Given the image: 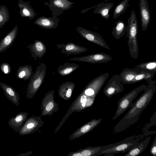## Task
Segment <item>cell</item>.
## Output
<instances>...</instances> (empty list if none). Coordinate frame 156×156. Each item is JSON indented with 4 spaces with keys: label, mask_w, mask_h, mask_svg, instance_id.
<instances>
[{
    "label": "cell",
    "mask_w": 156,
    "mask_h": 156,
    "mask_svg": "<svg viewBox=\"0 0 156 156\" xmlns=\"http://www.w3.org/2000/svg\"><path fill=\"white\" fill-rule=\"evenodd\" d=\"M156 90L155 81L150 80L144 92L133 103L125 115L114 126L113 132L117 133L122 132L138 120L143 111L149 104Z\"/></svg>",
    "instance_id": "6da1fadb"
},
{
    "label": "cell",
    "mask_w": 156,
    "mask_h": 156,
    "mask_svg": "<svg viewBox=\"0 0 156 156\" xmlns=\"http://www.w3.org/2000/svg\"><path fill=\"white\" fill-rule=\"evenodd\" d=\"M144 137L143 135L133 136L114 144L103 146L98 152V156L108 153H125L134 147Z\"/></svg>",
    "instance_id": "7a4b0ae2"
},
{
    "label": "cell",
    "mask_w": 156,
    "mask_h": 156,
    "mask_svg": "<svg viewBox=\"0 0 156 156\" xmlns=\"http://www.w3.org/2000/svg\"><path fill=\"white\" fill-rule=\"evenodd\" d=\"M127 21L126 31L128 38L127 42L129 53L132 58L136 59L139 54L137 41L138 25L136 14L134 10H132Z\"/></svg>",
    "instance_id": "3957f363"
},
{
    "label": "cell",
    "mask_w": 156,
    "mask_h": 156,
    "mask_svg": "<svg viewBox=\"0 0 156 156\" xmlns=\"http://www.w3.org/2000/svg\"><path fill=\"white\" fill-rule=\"evenodd\" d=\"M46 69L45 64L39 63L35 72L30 78L27 88L26 96L27 98H32L42 84L46 75Z\"/></svg>",
    "instance_id": "277c9868"
},
{
    "label": "cell",
    "mask_w": 156,
    "mask_h": 156,
    "mask_svg": "<svg viewBox=\"0 0 156 156\" xmlns=\"http://www.w3.org/2000/svg\"><path fill=\"white\" fill-rule=\"evenodd\" d=\"M147 87L145 85H142L132 90L125 94L118 101L117 109L112 120L115 119L130 107L133 101L138 94Z\"/></svg>",
    "instance_id": "5b68a950"
},
{
    "label": "cell",
    "mask_w": 156,
    "mask_h": 156,
    "mask_svg": "<svg viewBox=\"0 0 156 156\" xmlns=\"http://www.w3.org/2000/svg\"><path fill=\"white\" fill-rule=\"evenodd\" d=\"M109 75L108 73L101 74L92 80L86 86L84 93L86 96L90 97V105L93 104L96 97L108 79Z\"/></svg>",
    "instance_id": "8992f818"
},
{
    "label": "cell",
    "mask_w": 156,
    "mask_h": 156,
    "mask_svg": "<svg viewBox=\"0 0 156 156\" xmlns=\"http://www.w3.org/2000/svg\"><path fill=\"white\" fill-rule=\"evenodd\" d=\"M120 74L113 76L108 81L103 89V93L106 96L111 98L113 95L123 91V84Z\"/></svg>",
    "instance_id": "52a82bcc"
},
{
    "label": "cell",
    "mask_w": 156,
    "mask_h": 156,
    "mask_svg": "<svg viewBox=\"0 0 156 156\" xmlns=\"http://www.w3.org/2000/svg\"><path fill=\"white\" fill-rule=\"evenodd\" d=\"M52 12L53 16L57 17L63 13V11L73 7L75 3L69 0H49L48 2H44Z\"/></svg>",
    "instance_id": "ba28073f"
},
{
    "label": "cell",
    "mask_w": 156,
    "mask_h": 156,
    "mask_svg": "<svg viewBox=\"0 0 156 156\" xmlns=\"http://www.w3.org/2000/svg\"><path fill=\"white\" fill-rule=\"evenodd\" d=\"M76 29L78 33L84 38L108 50H111L105 40L99 34L81 27H77Z\"/></svg>",
    "instance_id": "9c48e42d"
},
{
    "label": "cell",
    "mask_w": 156,
    "mask_h": 156,
    "mask_svg": "<svg viewBox=\"0 0 156 156\" xmlns=\"http://www.w3.org/2000/svg\"><path fill=\"white\" fill-rule=\"evenodd\" d=\"M112 59V57L109 55L103 52H99L84 56L74 57L69 59V60L95 64L106 63L111 61Z\"/></svg>",
    "instance_id": "30bf717a"
},
{
    "label": "cell",
    "mask_w": 156,
    "mask_h": 156,
    "mask_svg": "<svg viewBox=\"0 0 156 156\" xmlns=\"http://www.w3.org/2000/svg\"><path fill=\"white\" fill-rule=\"evenodd\" d=\"M57 46L62 53L67 55L84 53L88 50L87 48L72 42H68L66 44H58Z\"/></svg>",
    "instance_id": "8fae6325"
},
{
    "label": "cell",
    "mask_w": 156,
    "mask_h": 156,
    "mask_svg": "<svg viewBox=\"0 0 156 156\" xmlns=\"http://www.w3.org/2000/svg\"><path fill=\"white\" fill-rule=\"evenodd\" d=\"M139 7L141 28L144 31L147 29L151 19L147 0H140Z\"/></svg>",
    "instance_id": "7c38bea8"
},
{
    "label": "cell",
    "mask_w": 156,
    "mask_h": 156,
    "mask_svg": "<svg viewBox=\"0 0 156 156\" xmlns=\"http://www.w3.org/2000/svg\"><path fill=\"white\" fill-rule=\"evenodd\" d=\"M60 20L57 17H46L43 16L37 18L34 23L45 29H54L58 27Z\"/></svg>",
    "instance_id": "4fadbf2b"
},
{
    "label": "cell",
    "mask_w": 156,
    "mask_h": 156,
    "mask_svg": "<svg viewBox=\"0 0 156 156\" xmlns=\"http://www.w3.org/2000/svg\"><path fill=\"white\" fill-rule=\"evenodd\" d=\"M27 48L35 60L41 58L46 52V45L43 42L38 40H35L34 43L29 45Z\"/></svg>",
    "instance_id": "5bb4252c"
},
{
    "label": "cell",
    "mask_w": 156,
    "mask_h": 156,
    "mask_svg": "<svg viewBox=\"0 0 156 156\" xmlns=\"http://www.w3.org/2000/svg\"><path fill=\"white\" fill-rule=\"evenodd\" d=\"M28 115L27 112H20L9 120L8 125L15 132H19L23 126Z\"/></svg>",
    "instance_id": "9a60e30c"
},
{
    "label": "cell",
    "mask_w": 156,
    "mask_h": 156,
    "mask_svg": "<svg viewBox=\"0 0 156 156\" xmlns=\"http://www.w3.org/2000/svg\"><path fill=\"white\" fill-rule=\"evenodd\" d=\"M0 86L7 98L14 105L18 106L19 104V94L15 89L11 86L2 82H0Z\"/></svg>",
    "instance_id": "2e32d148"
},
{
    "label": "cell",
    "mask_w": 156,
    "mask_h": 156,
    "mask_svg": "<svg viewBox=\"0 0 156 156\" xmlns=\"http://www.w3.org/2000/svg\"><path fill=\"white\" fill-rule=\"evenodd\" d=\"M18 27L16 25L12 30L0 41V53L5 51L12 44L16 37Z\"/></svg>",
    "instance_id": "e0dca14e"
},
{
    "label": "cell",
    "mask_w": 156,
    "mask_h": 156,
    "mask_svg": "<svg viewBox=\"0 0 156 156\" xmlns=\"http://www.w3.org/2000/svg\"><path fill=\"white\" fill-rule=\"evenodd\" d=\"M102 120V118L94 119L87 122L73 134L72 139H75L80 137L90 131L98 125Z\"/></svg>",
    "instance_id": "ac0fdd59"
},
{
    "label": "cell",
    "mask_w": 156,
    "mask_h": 156,
    "mask_svg": "<svg viewBox=\"0 0 156 156\" xmlns=\"http://www.w3.org/2000/svg\"><path fill=\"white\" fill-rule=\"evenodd\" d=\"M30 2H25L23 0L19 1L18 5L20 8V14L22 17H27L30 20L33 19L37 13L30 5Z\"/></svg>",
    "instance_id": "d6986e66"
},
{
    "label": "cell",
    "mask_w": 156,
    "mask_h": 156,
    "mask_svg": "<svg viewBox=\"0 0 156 156\" xmlns=\"http://www.w3.org/2000/svg\"><path fill=\"white\" fill-rule=\"evenodd\" d=\"M140 70L138 68L132 69L125 68L119 74L122 79V84H131L133 83V81L136 75L139 73Z\"/></svg>",
    "instance_id": "ffe728a7"
},
{
    "label": "cell",
    "mask_w": 156,
    "mask_h": 156,
    "mask_svg": "<svg viewBox=\"0 0 156 156\" xmlns=\"http://www.w3.org/2000/svg\"><path fill=\"white\" fill-rule=\"evenodd\" d=\"M151 136H147L145 139L138 143L133 148L128 151L124 156H138L147 147Z\"/></svg>",
    "instance_id": "44dd1931"
},
{
    "label": "cell",
    "mask_w": 156,
    "mask_h": 156,
    "mask_svg": "<svg viewBox=\"0 0 156 156\" xmlns=\"http://www.w3.org/2000/svg\"><path fill=\"white\" fill-rule=\"evenodd\" d=\"M103 2L96 5L94 13L99 14L102 17L108 20L110 17V11L113 7L114 4L111 2Z\"/></svg>",
    "instance_id": "7402d4cb"
},
{
    "label": "cell",
    "mask_w": 156,
    "mask_h": 156,
    "mask_svg": "<svg viewBox=\"0 0 156 156\" xmlns=\"http://www.w3.org/2000/svg\"><path fill=\"white\" fill-rule=\"evenodd\" d=\"M103 147V146H98L94 147L89 146L81 150L80 151L73 153L70 156H97L100 150Z\"/></svg>",
    "instance_id": "603a6c76"
},
{
    "label": "cell",
    "mask_w": 156,
    "mask_h": 156,
    "mask_svg": "<svg viewBox=\"0 0 156 156\" xmlns=\"http://www.w3.org/2000/svg\"><path fill=\"white\" fill-rule=\"evenodd\" d=\"M75 87L74 83L70 81L65 82L59 87V94L63 97L69 98L72 95Z\"/></svg>",
    "instance_id": "cb8c5ba5"
},
{
    "label": "cell",
    "mask_w": 156,
    "mask_h": 156,
    "mask_svg": "<svg viewBox=\"0 0 156 156\" xmlns=\"http://www.w3.org/2000/svg\"><path fill=\"white\" fill-rule=\"evenodd\" d=\"M79 67V65L76 63L66 62L64 65L58 66L57 72L60 75L65 76L75 71Z\"/></svg>",
    "instance_id": "d4e9b609"
},
{
    "label": "cell",
    "mask_w": 156,
    "mask_h": 156,
    "mask_svg": "<svg viewBox=\"0 0 156 156\" xmlns=\"http://www.w3.org/2000/svg\"><path fill=\"white\" fill-rule=\"evenodd\" d=\"M115 26L112 28V34L116 39L119 40L125 34L126 26L122 20H119L115 23Z\"/></svg>",
    "instance_id": "484cf974"
},
{
    "label": "cell",
    "mask_w": 156,
    "mask_h": 156,
    "mask_svg": "<svg viewBox=\"0 0 156 156\" xmlns=\"http://www.w3.org/2000/svg\"><path fill=\"white\" fill-rule=\"evenodd\" d=\"M33 68L31 66L26 65L20 66L17 70L16 77L19 79L26 80L30 78L33 73Z\"/></svg>",
    "instance_id": "4316f807"
},
{
    "label": "cell",
    "mask_w": 156,
    "mask_h": 156,
    "mask_svg": "<svg viewBox=\"0 0 156 156\" xmlns=\"http://www.w3.org/2000/svg\"><path fill=\"white\" fill-rule=\"evenodd\" d=\"M129 0H123L118 4L114 8L113 14V19H116L122 15L129 6Z\"/></svg>",
    "instance_id": "83f0119b"
},
{
    "label": "cell",
    "mask_w": 156,
    "mask_h": 156,
    "mask_svg": "<svg viewBox=\"0 0 156 156\" xmlns=\"http://www.w3.org/2000/svg\"><path fill=\"white\" fill-rule=\"evenodd\" d=\"M155 73L140 70L136 75L133 81V83L142 80L149 81L154 77Z\"/></svg>",
    "instance_id": "f1b7e54d"
},
{
    "label": "cell",
    "mask_w": 156,
    "mask_h": 156,
    "mask_svg": "<svg viewBox=\"0 0 156 156\" xmlns=\"http://www.w3.org/2000/svg\"><path fill=\"white\" fill-rule=\"evenodd\" d=\"M134 68L140 70L150 72H156V61H149L140 63Z\"/></svg>",
    "instance_id": "f546056e"
},
{
    "label": "cell",
    "mask_w": 156,
    "mask_h": 156,
    "mask_svg": "<svg viewBox=\"0 0 156 156\" xmlns=\"http://www.w3.org/2000/svg\"><path fill=\"white\" fill-rule=\"evenodd\" d=\"M9 20L8 9L5 5L0 6V28H2Z\"/></svg>",
    "instance_id": "4dcf8cb0"
},
{
    "label": "cell",
    "mask_w": 156,
    "mask_h": 156,
    "mask_svg": "<svg viewBox=\"0 0 156 156\" xmlns=\"http://www.w3.org/2000/svg\"><path fill=\"white\" fill-rule=\"evenodd\" d=\"M0 68L2 71L5 74H8L11 72L10 66L8 63L4 62L2 63L0 65Z\"/></svg>",
    "instance_id": "1f68e13d"
},
{
    "label": "cell",
    "mask_w": 156,
    "mask_h": 156,
    "mask_svg": "<svg viewBox=\"0 0 156 156\" xmlns=\"http://www.w3.org/2000/svg\"><path fill=\"white\" fill-rule=\"evenodd\" d=\"M151 154L153 156H156V136H155L151 145L150 150Z\"/></svg>",
    "instance_id": "d6a6232c"
},
{
    "label": "cell",
    "mask_w": 156,
    "mask_h": 156,
    "mask_svg": "<svg viewBox=\"0 0 156 156\" xmlns=\"http://www.w3.org/2000/svg\"><path fill=\"white\" fill-rule=\"evenodd\" d=\"M87 98L86 96L84 95H82L80 101L83 107H85L86 103Z\"/></svg>",
    "instance_id": "836d02e7"
},
{
    "label": "cell",
    "mask_w": 156,
    "mask_h": 156,
    "mask_svg": "<svg viewBox=\"0 0 156 156\" xmlns=\"http://www.w3.org/2000/svg\"><path fill=\"white\" fill-rule=\"evenodd\" d=\"M31 152V151H30ZM27 152L25 153L24 154H19L18 155H16V156H27L28 155H29L30 154V152Z\"/></svg>",
    "instance_id": "e575fe53"
},
{
    "label": "cell",
    "mask_w": 156,
    "mask_h": 156,
    "mask_svg": "<svg viewBox=\"0 0 156 156\" xmlns=\"http://www.w3.org/2000/svg\"><path fill=\"white\" fill-rule=\"evenodd\" d=\"M114 155V154H111V153H108L105 154H104V156H113Z\"/></svg>",
    "instance_id": "d590c367"
},
{
    "label": "cell",
    "mask_w": 156,
    "mask_h": 156,
    "mask_svg": "<svg viewBox=\"0 0 156 156\" xmlns=\"http://www.w3.org/2000/svg\"><path fill=\"white\" fill-rule=\"evenodd\" d=\"M110 0H105L103 2H106L107 1H110Z\"/></svg>",
    "instance_id": "8d00e7d4"
},
{
    "label": "cell",
    "mask_w": 156,
    "mask_h": 156,
    "mask_svg": "<svg viewBox=\"0 0 156 156\" xmlns=\"http://www.w3.org/2000/svg\"><path fill=\"white\" fill-rule=\"evenodd\" d=\"M19 1H20V0H18Z\"/></svg>",
    "instance_id": "74e56055"
}]
</instances>
